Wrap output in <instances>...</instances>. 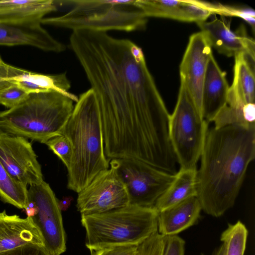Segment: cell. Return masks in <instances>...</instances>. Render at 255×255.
<instances>
[{"label": "cell", "instance_id": "cell-1", "mask_svg": "<svg viewBox=\"0 0 255 255\" xmlns=\"http://www.w3.org/2000/svg\"><path fill=\"white\" fill-rule=\"evenodd\" d=\"M69 45L98 103L107 159H134L158 168L172 163L170 114L142 49L88 29L72 31Z\"/></svg>", "mask_w": 255, "mask_h": 255}, {"label": "cell", "instance_id": "cell-2", "mask_svg": "<svg viewBox=\"0 0 255 255\" xmlns=\"http://www.w3.org/2000/svg\"><path fill=\"white\" fill-rule=\"evenodd\" d=\"M255 157V124L208 129L197 175L202 210L219 217L233 207Z\"/></svg>", "mask_w": 255, "mask_h": 255}, {"label": "cell", "instance_id": "cell-3", "mask_svg": "<svg viewBox=\"0 0 255 255\" xmlns=\"http://www.w3.org/2000/svg\"><path fill=\"white\" fill-rule=\"evenodd\" d=\"M62 134L73 147L67 187L78 193L110 165L104 150L99 107L91 88L78 97Z\"/></svg>", "mask_w": 255, "mask_h": 255}, {"label": "cell", "instance_id": "cell-4", "mask_svg": "<svg viewBox=\"0 0 255 255\" xmlns=\"http://www.w3.org/2000/svg\"><path fill=\"white\" fill-rule=\"evenodd\" d=\"M73 102L54 91L28 94L15 107L0 111V129L45 144L63 134Z\"/></svg>", "mask_w": 255, "mask_h": 255}, {"label": "cell", "instance_id": "cell-5", "mask_svg": "<svg viewBox=\"0 0 255 255\" xmlns=\"http://www.w3.org/2000/svg\"><path fill=\"white\" fill-rule=\"evenodd\" d=\"M158 214L154 206L129 204L105 213L82 215L86 246L91 251L113 246H138L158 232Z\"/></svg>", "mask_w": 255, "mask_h": 255}, {"label": "cell", "instance_id": "cell-6", "mask_svg": "<svg viewBox=\"0 0 255 255\" xmlns=\"http://www.w3.org/2000/svg\"><path fill=\"white\" fill-rule=\"evenodd\" d=\"M70 6L64 14L43 18L41 24L70 29L131 32L145 28L147 17L132 0H56Z\"/></svg>", "mask_w": 255, "mask_h": 255}, {"label": "cell", "instance_id": "cell-7", "mask_svg": "<svg viewBox=\"0 0 255 255\" xmlns=\"http://www.w3.org/2000/svg\"><path fill=\"white\" fill-rule=\"evenodd\" d=\"M208 124L198 111L184 83L180 81L177 103L169 122V139L180 168H196Z\"/></svg>", "mask_w": 255, "mask_h": 255}, {"label": "cell", "instance_id": "cell-8", "mask_svg": "<svg viewBox=\"0 0 255 255\" xmlns=\"http://www.w3.org/2000/svg\"><path fill=\"white\" fill-rule=\"evenodd\" d=\"M110 165L114 167L124 184L129 204L140 207L154 206L175 177V174L134 159H114Z\"/></svg>", "mask_w": 255, "mask_h": 255}, {"label": "cell", "instance_id": "cell-9", "mask_svg": "<svg viewBox=\"0 0 255 255\" xmlns=\"http://www.w3.org/2000/svg\"><path fill=\"white\" fill-rule=\"evenodd\" d=\"M28 201L36 209L30 218L39 232L44 247L50 255H60L66 250V234L58 201L50 185L44 180L29 186Z\"/></svg>", "mask_w": 255, "mask_h": 255}, {"label": "cell", "instance_id": "cell-10", "mask_svg": "<svg viewBox=\"0 0 255 255\" xmlns=\"http://www.w3.org/2000/svg\"><path fill=\"white\" fill-rule=\"evenodd\" d=\"M129 204L126 188L110 165L78 193L76 207L82 215L105 213Z\"/></svg>", "mask_w": 255, "mask_h": 255}, {"label": "cell", "instance_id": "cell-11", "mask_svg": "<svg viewBox=\"0 0 255 255\" xmlns=\"http://www.w3.org/2000/svg\"><path fill=\"white\" fill-rule=\"evenodd\" d=\"M0 162L13 178L26 186L43 181L41 165L31 143L0 129Z\"/></svg>", "mask_w": 255, "mask_h": 255}, {"label": "cell", "instance_id": "cell-12", "mask_svg": "<svg viewBox=\"0 0 255 255\" xmlns=\"http://www.w3.org/2000/svg\"><path fill=\"white\" fill-rule=\"evenodd\" d=\"M212 54V47L204 33H194L189 37L179 67L180 81L186 87L202 117V86Z\"/></svg>", "mask_w": 255, "mask_h": 255}, {"label": "cell", "instance_id": "cell-13", "mask_svg": "<svg viewBox=\"0 0 255 255\" xmlns=\"http://www.w3.org/2000/svg\"><path fill=\"white\" fill-rule=\"evenodd\" d=\"M41 19L0 20V45H26L47 52L59 53L66 46L41 26Z\"/></svg>", "mask_w": 255, "mask_h": 255}, {"label": "cell", "instance_id": "cell-14", "mask_svg": "<svg viewBox=\"0 0 255 255\" xmlns=\"http://www.w3.org/2000/svg\"><path fill=\"white\" fill-rule=\"evenodd\" d=\"M197 24L211 47L220 53L228 57L244 53L255 60V41L247 35L244 26L233 31L230 28L231 19L223 15Z\"/></svg>", "mask_w": 255, "mask_h": 255}, {"label": "cell", "instance_id": "cell-15", "mask_svg": "<svg viewBox=\"0 0 255 255\" xmlns=\"http://www.w3.org/2000/svg\"><path fill=\"white\" fill-rule=\"evenodd\" d=\"M229 86L223 72L212 54L210 57L202 90L203 119L212 122L217 113L227 104Z\"/></svg>", "mask_w": 255, "mask_h": 255}, {"label": "cell", "instance_id": "cell-16", "mask_svg": "<svg viewBox=\"0 0 255 255\" xmlns=\"http://www.w3.org/2000/svg\"><path fill=\"white\" fill-rule=\"evenodd\" d=\"M44 246L41 236L30 217L0 212V253L26 245Z\"/></svg>", "mask_w": 255, "mask_h": 255}, {"label": "cell", "instance_id": "cell-17", "mask_svg": "<svg viewBox=\"0 0 255 255\" xmlns=\"http://www.w3.org/2000/svg\"><path fill=\"white\" fill-rule=\"evenodd\" d=\"M8 78L11 83L17 85L28 94L54 91L76 103L78 100V97L69 92L71 84L65 73L43 74L9 65Z\"/></svg>", "mask_w": 255, "mask_h": 255}, {"label": "cell", "instance_id": "cell-18", "mask_svg": "<svg viewBox=\"0 0 255 255\" xmlns=\"http://www.w3.org/2000/svg\"><path fill=\"white\" fill-rule=\"evenodd\" d=\"M202 210L194 196L159 212L158 232L162 236L174 235L194 225Z\"/></svg>", "mask_w": 255, "mask_h": 255}, {"label": "cell", "instance_id": "cell-19", "mask_svg": "<svg viewBox=\"0 0 255 255\" xmlns=\"http://www.w3.org/2000/svg\"><path fill=\"white\" fill-rule=\"evenodd\" d=\"M234 57V78L229 87L227 102L255 104V60L244 53Z\"/></svg>", "mask_w": 255, "mask_h": 255}, {"label": "cell", "instance_id": "cell-20", "mask_svg": "<svg viewBox=\"0 0 255 255\" xmlns=\"http://www.w3.org/2000/svg\"><path fill=\"white\" fill-rule=\"evenodd\" d=\"M196 168L180 169L166 191L156 201L154 207L159 212L188 198L197 196Z\"/></svg>", "mask_w": 255, "mask_h": 255}, {"label": "cell", "instance_id": "cell-21", "mask_svg": "<svg viewBox=\"0 0 255 255\" xmlns=\"http://www.w3.org/2000/svg\"><path fill=\"white\" fill-rule=\"evenodd\" d=\"M57 10L55 0H0V15L11 19L36 18Z\"/></svg>", "mask_w": 255, "mask_h": 255}, {"label": "cell", "instance_id": "cell-22", "mask_svg": "<svg viewBox=\"0 0 255 255\" xmlns=\"http://www.w3.org/2000/svg\"><path fill=\"white\" fill-rule=\"evenodd\" d=\"M146 17H157L191 22L187 13L185 0H136Z\"/></svg>", "mask_w": 255, "mask_h": 255}, {"label": "cell", "instance_id": "cell-23", "mask_svg": "<svg viewBox=\"0 0 255 255\" xmlns=\"http://www.w3.org/2000/svg\"><path fill=\"white\" fill-rule=\"evenodd\" d=\"M0 198L19 209H25L28 203L27 186L13 178L0 162Z\"/></svg>", "mask_w": 255, "mask_h": 255}, {"label": "cell", "instance_id": "cell-24", "mask_svg": "<svg viewBox=\"0 0 255 255\" xmlns=\"http://www.w3.org/2000/svg\"><path fill=\"white\" fill-rule=\"evenodd\" d=\"M248 233L246 226L240 221L229 224L220 238L224 246L223 255H244Z\"/></svg>", "mask_w": 255, "mask_h": 255}, {"label": "cell", "instance_id": "cell-25", "mask_svg": "<svg viewBox=\"0 0 255 255\" xmlns=\"http://www.w3.org/2000/svg\"><path fill=\"white\" fill-rule=\"evenodd\" d=\"M247 106L243 108H237L226 104L213 119L214 128H219L231 125H252L248 124L244 118V110Z\"/></svg>", "mask_w": 255, "mask_h": 255}, {"label": "cell", "instance_id": "cell-26", "mask_svg": "<svg viewBox=\"0 0 255 255\" xmlns=\"http://www.w3.org/2000/svg\"><path fill=\"white\" fill-rule=\"evenodd\" d=\"M45 144L68 167L73 154V147L69 138L64 134L52 137Z\"/></svg>", "mask_w": 255, "mask_h": 255}, {"label": "cell", "instance_id": "cell-27", "mask_svg": "<svg viewBox=\"0 0 255 255\" xmlns=\"http://www.w3.org/2000/svg\"><path fill=\"white\" fill-rule=\"evenodd\" d=\"M28 93L15 84H11L0 90V104L12 108L28 95Z\"/></svg>", "mask_w": 255, "mask_h": 255}, {"label": "cell", "instance_id": "cell-28", "mask_svg": "<svg viewBox=\"0 0 255 255\" xmlns=\"http://www.w3.org/2000/svg\"><path fill=\"white\" fill-rule=\"evenodd\" d=\"M223 16H238L246 21L255 31V11L250 8H236L220 4V13Z\"/></svg>", "mask_w": 255, "mask_h": 255}, {"label": "cell", "instance_id": "cell-29", "mask_svg": "<svg viewBox=\"0 0 255 255\" xmlns=\"http://www.w3.org/2000/svg\"><path fill=\"white\" fill-rule=\"evenodd\" d=\"M162 255H184L185 241L176 235L163 236Z\"/></svg>", "mask_w": 255, "mask_h": 255}, {"label": "cell", "instance_id": "cell-30", "mask_svg": "<svg viewBox=\"0 0 255 255\" xmlns=\"http://www.w3.org/2000/svg\"><path fill=\"white\" fill-rule=\"evenodd\" d=\"M91 255H138L137 246H113L91 251Z\"/></svg>", "mask_w": 255, "mask_h": 255}, {"label": "cell", "instance_id": "cell-31", "mask_svg": "<svg viewBox=\"0 0 255 255\" xmlns=\"http://www.w3.org/2000/svg\"><path fill=\"white\" fill-rule=\"evenodd\" d=\"M0 255H50L44 246L26 244L0 253Z\"/></svg>", "mask_w": 255, "mask_h": 255}, {"label": "cell", "instance_id": "cell-32", "mask_svg": "<svg viewBox=\"0 0 255 255\" xmlns=\"http://www.w3.org/2000/svg\"><path fill=\"white\" fill-rule=\"evenodd\" d=\"M8 66L0 56V90L12 84L8 78Z\"/></svg>", "mask_w": 255, "mask_h": 255}, {"label": "cell", "instance_id": "cell-33", "mask_svg": "<svg viewBox=\"0 0 255 255\" xmlns=\"http://www.w3.org/2000/svg\"><path fill=\"white\" fill-rule=\"evenodd\" d=\"M73 198L71 197H64L60 201H58L59 207L61 211H66L70 206Z\"/></svg>", "mask_w": 255, "mask_h": 255}, {"label": "cell", "instance_id": "cell-34", "mask_svg": "<svg viewBox=\"0 0 255 255\" xmlns=\"http://www.w3.org/2000/svg\"><path fill=\"white\" fill-rule=\"evenodd\" d=\"M224 255V246L221 245L219 247L216 249L212 255ZM201 255H205L202 254Z\"/></svg>", "mask_w": 255, "mask_h": 255}]
</instances>
